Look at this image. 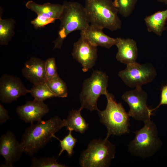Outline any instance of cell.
Masks as SVG:
<instances>
[{"instance_id":"1","label":"cell","mask_w":167,"mask_h":167,"mask_svg":"<svg viewBox=\"0 0 167 167\" xmlns=\"http://www.w3.org/2000/svg\"><path fill=\"white\" fill-rule=\"evenodd\" d=\"M31 124L24 131L20 142L23 152L31 156L44 147L55 133L66 126L65 119L57 116Z\"/></svg>"},{"instance_id":"2","label":"cell","mask_w":167,"mask_h":167,"mask_svg":"<svg viewBox=\"0 0 167 167\" xmlns=\"http://www.w3.org/2000/svg\"><path fill=\"white\" fill-rule=\"evenodd\" d=\"M59 20L60 24L58 36L53 42L54 49H61L63 41L71 32L77 30L80 31L90 25L84 7L79 3L65 1Z\"/></svg>"},{"instance_id":"3","label":"cell","mask_w":167,"mask_h":167,"mask_svg":"<svg viewBox=\"0 0 167 167\" xmlns=\"http://www.w3.org/2000/svg\"><path fill=\"white\" fill-rule=\"evenodd\" d=\"M90 25L113 31L121 28L118 11L111 0H85Z\"/></svg>"},{"instance_id":"4","label":"cell","mask_w":167,"mask_h":167,"mask_svg":"<svg viewBox=\"0 0 167 167\" xmlns=\"http://www.w3.org/2000/svg\"><path fill=\"white\" fill-rule=\"evenodd\" d=\"M107 104L105 109L99 110L100 122L107 129V136H120L130 132V118L121 103H118L113 96L108 92L105 95Z\"/></svg>"},{"instance_id":"5","label":"cell","mask_w":167,"mask_h":167,"mask_svg":"<svg viewBox=\"0 0 167 167\" xmlns=\"http://www.w3.org/2000/svg\"><path fill=\"white\" fill-rule=\"evenodd\" d=\"M144 126L135 132L134 139L128 143L129 152L132 155L143 159L153 156L160 148L162 143L156 124L151 119L144 123Z\"/></svg>"},{"instance_id":"6","label":"cell","mask_w":167,"mask_h":167,"mask_svg":"<svg viewBox=\"0 0 167 167\" xmlns=\"http://www.w3.org/2000/svg\"><path fill=\"white\" fill-rule=\"evenodd\" d=\"M106 136L103 140L94 139L81 154L79 164L82 167H108L115 154V145Z\"/></svg>"},{"instance_id":"7","label":"cell","mask_w":167,"mask_h":167,"mask_svg":"<svg viewBox=\"0 0 167 167\" xmlns=\"http://www.w3.org/2000/svg\"><path fill=\"white\" fill-rule=\"evenodd\" d=\"M108 77L104 72L94 70L91 76L84 81L79 98L82 109L91 112L99 110L97 101L100 96L105 95L108 91Z\"/></svg>"},{"instance_id":"8","label":"cell","mask_w":167,"mask_h":167,"mask_svg":"<svg viewBox=\"0 0 167 167\" xmlns=\"http://www.w3.org/2000/svg\"><path fill=\"white\" fill-rule=\"evenodd\" d=\"M156 75L155 69L150 64H141L136 62L127 65L125 69L118 73L126 85L135 88L152 81Z\"/></svg>"},{"instance_id":"9","label":"cell","mask_w":167,"mask_h":167,"mask_svg":"<svg viewBox=\"0 0 167 167\" xmlns=\"http://www.w3.org/2000/svg\"><path fill=\"white\" fill-rule=\"evenodd\" d=\"M122 98L129 107L128 113L130 117L144 123L151 119L153 113L147 105L148 95L141 87L126 92Z\"/></svg>"},{"instance_id":"10","label":"cell","mask_w":167,"mask_h":167,"mask_svg":"<svg viewBox=\"0 0 167 167\" xmlns=\"http://www.w3.org/2000/svg\"><path fill=\"white\" fill-rule=\"evenodd\" d=\"M26 6L37 15L31 23L36 28L43 27L59 19L63 9V5L49 2L42 5L30 0L27 2Z\"/></svg>"},{"instance_id":"11","label":"cell","mask_w":167,"mask_h":167,"mask_svg":"<svg viewBox=\"0 0 167 167\" xmlns=\"http://www.w3.org/2000/svg\"><path fill=\"white\" fill-rule=\"evenodd\" d=\"M20 79L16 76L5 74L0 78V100L4 103L17 101L19 97L30 93Z\"/></svg>"},{"instance_id":"12","label":"cell","mask_w":167,"mask_h":167,"mask_svg":"<svg viewBox=\"0 0 167 167\" xmlns=\"http://www.w3.org/2000/svg\"><path fill=\"white\" fill-rule=\"evenodd\" d=\"M97 52V46L80 34L79 39L74 44L71 54L73 58L81 65L83 71L86 72L95 65Z\"/></svg>"},{"instance_id":"13","label":"cell","mask_w":167,"mask_h":167,"mask_svg":"<svg viewBox=\"0 0 167 167\" xmlns=\"http://www.w3.org/2000/svg\"><path fill=\"white\" fill-rule=\"evenodd\" d=\"M22 152L20 143L12 132L8 131L1 137L0 154L5 161L1 167H13V164L20 158Z\"/></svg>"},{"instance_id":"14","label":"cell","mask_w":167,"mask_h":167,"mask_svg":"<svg viewBox=\"0 0 167 167\" xmlns=\"http://www.w3.org/2000/svg\"><path fill=\"white\" fill-rule=\"evenodd\" d=\"M16 110L21 119L26 123H32L42 120V118L49 112V109L44 101L34 99L17 107Z\"/></svg>"},{"instance_id":"15","label":"cell","mask_w":167,"mask_h":167,"mask_svg":"<svg viewBox=\"0 0 167 167\" xmlns=\"http://www.w3.org/2000/svg\"><path fill=\"white\" fill-rule=\"evenodd\" d=\"M45 61L35 57H31L25 63L22 69L23 76L33 85L45 82Z\"/></svg>"},{"instance_id":"16","label":"cell","mask_w":167,"mask_h":167,"mask_svg":"<svg viewBox=\"0 0 167 167\" xmlns=\"http://www.w3.org/2000/svg\"><path fill=\"white\" fill-rule=\"evenodd\" d=\"M115 45L118 49L116 56L118 61L126 65L136 62L138 49L135 41L131 38L118 37Z\"/></svg>"},{"instance_id":"17","label":"cell","mask_w":167,"mask_h":167,"mask_svg":"<svg viewBox=\"0 0 167 167\" xmlns=\"http://www.w3.org/2000/svg\"><path fill=\"white\" fill-rule=\"evenodd\" d=\"M103 29L90 25L85 29L80 31V34L96 46L109 49L116 45L117 38H112L106 35L103 32Z\"/></svg>"},{"instance_id":"18","label":"cell","mask_w":167,"mask_h":167,"mask_svg":"<svg viewBox=\"0 0 167 167\" xmlns=\"http://www.w3.org/2000/svg\"><path fill=\"white\" fill-rule=\"evenodd\" d=\"M167 21V9L157 11L144 19L148 31L161 36L166 30L165 25Z\"/></svg>"},{"instance_id":"19","label":"cell","mask_w":167,"mask_h":167,"mask_svg":"<svg viewBox=\"0 0 167 167\" xmlns=\"http://www.w3.org/2000/svg\"><path fill=\"white\" fill-rule=\"evenodd\" d=\"M82 109L80 108L79 110L72 109L69 112L65 119L67 130L83 134L88 129V124L81 114Z\"/></svg>"},{"instance_id":"20","label":"cell","mask_w":167,"mask_h":167,"mask_svg":"<svg viewBox=\"0 0 167 167\" xmlns=\"http://www.w3.org/2000/svg\"><path fill=\"white\" fill-rule=\"evenodd\" d=\"M15 21L11 19H3L0 17V44L7 45L14 34Z\"/></svg>"},{"instance_id":"21","label":"cell","mask_w":167,"mask_h":167,"mask_svg":"<svg viewBox=\"0 0 167 167\" xmlns=\"http://www.w3.org/2000/svg\"><path fill=\"white\" fill-rule=\"evenodd\" d=\"M30 90V93L34 100L38 101H44L47 99L56 97L45 82L33 85Z\"/></svg>"},{"instance_id":"22","label":"cell","mask_w":167,"mask_h":167,"mask_svg":"<svg viewBox=\"0 0 167 167\" xmlns=\"http://www.w3.org/2000/svg\"><path fill=\"white\" fill-rule=\"evenodd\" d=\"M45 82L51 91L56 97L65 98L67 96L66 84L58 75Z\"/></svg>"},{"instance_id":"23","label":"cell","mask_w":167,"mask_h":167,"mask_svg":"<svg viewBox=\"0 0 167 167\" xmlns=\"http://www.w3.org/2000/svg\"><path fill=\"white\" fill-rule=\"evenodd\" d=\"M138 0H114L113 3L118 12L127 18L133 12Z\"/></svg>"},{"instance_id":"24","label":"cell","mask_w":167,"mask_h":167,"mask_svg":"<svg viewBox=\"0 0 167 167\" xmlns=\"http://www.w3.org/2000/svg\"><path fill=\"white\" fill-rule=\"evenodd\" d=\"M69 131L68 134L62 140H60L55 135L54 137V138L58 139L60 143L61 150L58 155L59 157L64 151L67 152L68 155L70 156H71L73 153V148L77 142V140L71 134L72 131L71 130Z\"/></svg>"},{"instance_id":"25","label":"cell","mask_w":167,"mask_h":167,"mask_svg":"<svg viewBox=\"0 0 167 167\" xmlns=\"http://www.w3.org/2000/svg\"><path fill=\"white\" fill-rule=\"evenodd\" d=\"M31 167H65L64 165L58 163L54 157H45L41 158H33Z\"/></svg>"},{"instance_id":"26","label":"cell","mask_w":167,"mask_h":167,"mask_svg":"<svg viewBox=\"0 0 167 167\" xmlns=\"http://www.w3.org/2000/svg\"><path fill=\"white\" fill-rule=\"evenodd\" d=\"M45 69L46 81L58 75L57 71L56 60L54 58H49L45 61Z\"/></svg>"},{"instance_id":"27","label":"cell","mask_w":167,"mask_h":167,"mask_svg":"<svg viewBox=\"0 0 167 167\" xmlns=\"http://www.w3.org/2000/svg\"><path fill=\"white\" fill-rule=\"evenodd\" d=\"M167 105V85L163 86L161 89L160 101L158 105L155 108L150 109L152 113L157 109L161 105Z\"/></svg>"},{"instance_id":"28","label":"cell","mask_w":167,"mask_h":167,"mask_svg":"<svg viewBox=\"0 0 167 167\" xmlns=\"http://www.w3.org/2000/svg\"><path fill=\"white\" fill-rule=\"evenodd\" d=\"M10 119L8 111L0 104V124H2Z\"/></svg>"},{"instance_id":"29","label":"cell","mask_w":167,"mask_h":167,"mask_svg":"<svg viewBox=\"0 0 167 167\" xmlns=\"http://www.w3.org/2000/svg\"><path fill=\"white\" fill-rule=\"evenodd\" d=\"M157 1L163 3L167 5V0H157Z\"/></svg>"}]
</instances>
